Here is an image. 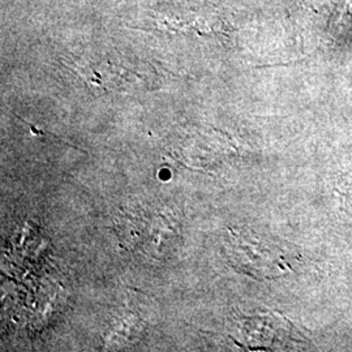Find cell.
<instances>
[{"label":"cell","instance_id":"6da1fadb","mask_svg":"<svg viewBox=\"0 0 352 352\" xmlns=\"http://www.w3.org/2000/svg\"><path fill=\"white\" fill-rule=\"evenodd\" d=\"M118 226L119 238L129 250L153 260L168 257L180 236L175 215L160 206L148 205L123 210Z\"/></svg>","mask_w":352,"mask_h":352},{"label":"cell","instance_id":"7a4b0ae2","mask_svg":"<svg viewBox=\"0 0 352 352\" xmlns=\"http://www.w3.org/2000/svg\"><path fill=\"white\" fill-rule=\"evenodd\" d=\"M227 252L234 267L252 277L276 278L287 270L278 245L248 232L231 234Z\"/></svg>","mask_w":352,"mask_h":352},{"label":"cell","instance_id":"3957f363","mask_svg":"<svg viewBox=\"0 0 352 352\" xmlns=\"http://www.w3.org/2000/svg\"><path fill=\"white\" fill-rule=\"evenodd\" d=\"M227 151L228 149L223 138L199 133L177 146L176 154L180 161L189 167L213 168L223 161Z\"/></svg>","mask_w":352,"mask_h":352}]
</instances>
